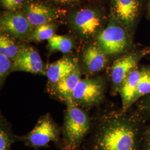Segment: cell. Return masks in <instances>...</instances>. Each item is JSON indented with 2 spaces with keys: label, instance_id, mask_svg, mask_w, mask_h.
<instances>
[{
  "label": "cell",
  "instance_id": "8",
  "mask_svg": "<svg viewBox=\"0 0 150 150\" xmlns=\"http://www.w3.org/2000/svg\"><path fill=\"white\" fill-rule=\"evenodd\" d=\"M101 16L91 9L78 11L73 18V25L78 33L83 38H91L95 35L102 26Z\"/></svg>",
  "mask_w": 150,
  "mask_h": 150
},
{
  "label": "cell",
  "instance_id": "7",
  "mask_svg": "<svg viewBox=\"0 0 150 150\" xmlns=\"http://www.w3.org/2000/svg\"><path fill=\"white\" fill-rule=\"evenodd\" d=\"M142 7V0H113L114 16L129 32H132L136 26Z\"/></svg>",
  "mask_w": 150,
  "mask_h": 150
},
{
  "label": "cell",
  "instance_id": "1",
  "mask_svg": "<svg viewBox=\"0 0 150 150\" xmlns=\"http://www.w3.org/2000/svg\"><path fill=\"white\" fill-rule=\"evenodd\" d=\"M97 125L83 144V150H138L136 128L122 115H103Z\"/></svg>",
  "mask_w": 150,
  "mask_h": 150
},
{
  "label": "cell",
  "instance_id": "17",
  "mask_svg": "<svg viewBox=\"0 0 150 150\" xmlns=\"http://www.w3.org/2000/svg\"><path fill=\"white\" fill-rule=\"evenodd\" d=\"M74 44L70 38L54 35L48 40V47L51 52L59 51L63 54L69 53L72 50Z\"/></svg>",
  "mask_w": 150,
  "mask_h": 150
},
{
  "label": "cell",
  "instance_id": "23",
  "mask_svg": "<svg viewBox=\"0 0 150 150\" xmlns=\"http://www.w3.org/2000/svg\"><path fill=\"white\" fill-rule=\"evenodd\" d=\"M145 150H150V134L148 135V136H147V138Z\"/></svg>",
  "mask_w": 150,
  "mask_h": 150
},
{
  "label": "cell",
  "instance_id": "25",
  "mask_svg": "<svg viewBox=\"0 0 150 150\" xmlns=\"http://www.w3.org/2000/svg\"><path fill=\"white\" fill-rule=\"evenodd\" d=\"M146 107H147L150 110V95L148 97L146 101Z\"/></svg>",
  "mask_w": 150,
  "mask_h": 150
},
{
  "label": "cell",
  "instance_id": "10",
  "mask_svg": "<svg viewBox=\"0 0 150 150\" xmlns=\"http://www.w3.org/2000/svg\"><path fill=\"white\" fill-rule=\"evenodd\" d=\"M141 58V53H134L124 55L114 61L110 74L113 90H118L127 75L136 69Z\"/></svg>",
  "mask_w": 150,
  "mask_h": 150
},
{
  "label": "cell",
  "instance_id": "22",
  "mask_svg": "<svg viewBox=\"0 0 150 150\" xmlns=\"http://www.w3.org/2000/svg\"><path fill=\"white\" fill-rule=\"evenodd\" d=\"M25 0H1L2 6L11 11H15L21 7Z\"/></svg>",
  "mask_w": 150,
  "mask_h": 150
},
{
  "label": "cell",
  "instance_id": "16",
  "mask_svg": "<svg viewBox=\"0 0 150 150\" xmlns=\"http://www.w3.org/2000/svg\"><path fill=\"white\" fill-rule=\"evenodd\" d=\"M18 136L13 132L11 126L5 117H0V150H12V146L18 142Z\"/></svg>",
  "mask_w": 150,
  "mask_h": 150
},
{
  "label": "cell",
  "instance_id": "26",
  "mask_svg": "<svg viewBox=\"0 0 150 150\" xmlns=\"http://www.w3.org/2000/svg\"><path fill=\"white\" fill-rule=\"evenodd\" d=\"M147 10H148V14L150 17V0L148 1V5H147Z\"/></svg>",
  "mask_w": 150,
  "mask_h": 150
},
{
  "label": "cell",
  "instance_id": "18",
  "mask_svg": "<svg viewBox=\"0 0 150 150\" xmlns=\"http://www.w3.org/2000/svg\"><path fill=\"white\" fill-rule=\"evenodd\" d=\"M21 47H18L16 42L9 36L5 35H1L0 54L5 55L13 61L18 54Z\"/></svg>",
  "mask_w": 150,
  "mask_h": 150
},
{
  "label": "cell",
  "instance_id": "2",
  "mask_svg": "<svg viewBox=\"0 0 150 150\" xmlns=\"http://www.w3.org/2000/svg\"><path fill=\"white\" fill-rule=\"evenodd\" d=\"M66 110L62 127L61 150H81L91 129V119L83 108L76 105L71 98L66 102Z\"/></svg>",
  "mask_w": 150,
  "mask_h": 150
},
{
  "label": "cell",
  "instance_id": "6",
  "mask_svg": "<svg viewBox=\"0 0 150 150\" xmlns=\"http://www.w3.org/2000/svg\"><path fill=\"white\" fill-rule=\"evenodd\" d=\"M21 71L46 76V67L38 51L31 46H22L13 61L12 72Z\"/></svg>",
  "mask_w": 150,
  "mask_h": 150
},
{
  "label": "cell",
  "instance_id": "5",
  "mask_svg": "<svg viewBox=\"0 0 150 150\" xmlns=\"http://www.w3.org/2000/svg\"><path fill=\"white\" fill-rule=\"evenodd\" d=\"M105 90L104 82L99 77L81 79L75 87L71 99L79 107L89 108L102 101Z\"/></svg>",
  "mask_w": 150,
  "mask_h": 150
},
{
  "label": "cell",
  "instance_id": "9",
  "mask_svg": "<svg viewBox=\"0 0 150 150\" xmlns=\"http://www.w3.org/2000/svg\"><path fill=\"white\" fill-rule=\"evenodd\" d=\"M0 26L1 31L20 39H24L31 34V23L26 16L19 12L13 11L1 16Z\"/></svg>",
  "mask_w": 150,
  "mask_h": 150
},
{
  "label": "cell",
  "instance_id": "3",
  "mask_svg": "<svg viewBox=\"0 0 150 150\" xmlns=\"http://www.w3.org/2000/svg\"><path fill=\"white\" fill-rule=\"evenodd\" d=\"M62 133V127L54 122L50 114L47 113L39 118L30 132L23 136H18V141L35 150L48 147L50 142H54L57 147L59 148Z\"/></svg>",
  "mask_w": 150,
  "mask_h": 150
},
{
  "label": "cell",
  "instance_id": "15",
  "mask_svg": "<svg viewBox=\"0 0 150 150\" xmlns=\"http://www.w3.org/2000/svg\"><path fill=\"white\" fill-rule=\"evenodd\" d=\"M26 17L31 26L38 27L48 24L55 18L56 14L48 7L33 2L27 6Z\"/></svg>",
  "mask_w": 150,
  "mask_h": 150
},
{
  "label": "cell",
  "instance_id": "4",
  "mask_svg": "<svg viewBox=\"0 0 150 150\" xmlns=\"http://www.w3.org/2000/svg\"><path fill=\"white\" fill-rule=\"evenodd\" d=\"M116 21H111L97 37V46L107 56L122 53L129 45L128 30L121 22Z\"/></svg>",
  "mask_w": 150,
  "mask_h": 150
},
{
  "label": "cell",
  "instance_id": "20",
  "mask_svg": "<svg viewBox=\"0 0 150 150\" xmlns=\"http://www.w3.org/2000/svg\"><path fill=\"white\" fill-rule=\"evenodd\" d=\"M54 35V27L48 23L36 27L34 31L31 34V39L34 41L40 42L48 40Z\"/></svg>",
  "mask_w": 150,
  "mask_h": 150
},
{
  "label": "cell",
  "instance_id": "19",
  "mask_svg": "<svg viewBox=\"0 0 150 150\" xmlns=\"http://www.w3.org/2000/svg\"><path fill=\"white\" fill-rule=\"evenodd\" d=\"M150 93V70L144 69L141 70L139 81L134 95L133 103L140 97Z\"/></svg>",
  "mask_w": 150,
  "mask_h": 150
},
{
  "label": "cell",
  "instance_id": "13",
  "mask_svg": "<svg viewBox=\"0 0 150 150\" xmlns=\"http://www.w3.org/2000/svg\"><path fill=\"white\" fill-rule=\"evenodd\" d=\"M81 79V72L79 67L77 66L70 75L49 88V90L52 94L65 102L71 98L75 87Z\"/></svg>",
  "mask_w": 150,
  "mask_h": 150
},
{
  "label": "cell",
  "instance_id": "21",
  "mask_svg": "<svg viewBox=\"0 0 150 150\" xmlns=\"http://www.w3.org/2000/svg\"><path fill=\"white\" fill-rule=\"evenodd\" d=\"M13 61L5 55L0 54V85L3 86L7 77L12 72Z\"/></svg>",
  "mask_w": 150,
  "mask_h": 150
},
{
  "label": "cell",
  "instance_id": "12",
  "mask_svg": "<svg viewBox=\"0 0 150 150\" xmlns=\"http://www.w3.org/2000/svg\"><path fill=\"white\" fill-rule=\"evenodd\" d=\"M78 66L75 60L70 57L62 58L48 64L46 67V76L48 79V88L56 85Z\"/></svg>",
  "mask_w": 150,
  "mask_h": 150
},
{
  "label": "cell",
  "instance_id": "11",
  "mask_svg": "<svg viewBox=\"0 0 150 150\" xmlns=\"http://www.w3.org/2000/svg\"><path fill=\"white\" fill-rule=\"evenodd\" d=\"M82 61L85 73L92 75L101 71L106 67L108 58L96 43H92L84 50Z\"/></svg>",
  "mask_w": 150,
  "mask_h": 150
},
{
  "label": "cell",
  "instance_id": "14",
  "mask_svg": "<svg viewBox=\"0 0 150 150\" xmlns=\"http://www.w3.org/2000/svg\"><path fill=\"white\" fill-rule=\"evenodd\" d=\"M140 75L141 70L134 69L127 75L118 88L124 111L133 103Z\"/></svg>",
  "mask_w": 150,
  "mask_h": 150
},
{
  "label": "cell",
  "instance_id": "24",
  "mask_svg": "<svg viewBox=\"0 0 150 150\" xmlns=\"http://www.w3.org/2000/svg\"><path fill=\"white\" fill-rule=\"evenodd\" d=\"M56 2H58L60 3H63V4H66V3H70L72 2H74L75 0H54Z\"/></svg>",
  "mask_w": 150,
  "mask_h": 150
}]
</instances>
